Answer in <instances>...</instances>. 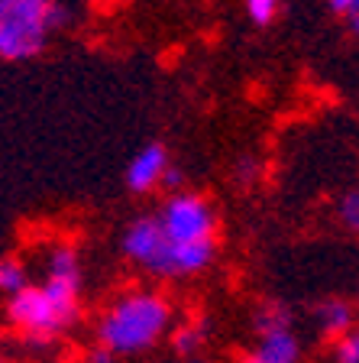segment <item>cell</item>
Returning <instances> with one entry per match:
<instances>
[{"mask_svg":"<svg viewBox=\"0 0 359 363\" xmlns=\"http://www.w3.org/2000/svg\"><path fill=\"white\" fill-rule=\"evenodd\" d=\"M65 23L68 7L62 0H0V55L30 59Z\"/></svg>","mask_w":359,"mask_h":363,"instance_id":"2","label":"cell"},{"mask_svg":"<svg viewBox=\"0 0 359 363\" xmlns=\"http://www.w3.org/2000/svg\"><path fill=\"white\" fill-rule=\"evenodd\" d=\"M162 182L169 185V189H178L181 182H185V175H181V169H165V172H162Z\"/></svg>","mask_w":359,"mask_h":363,"instance_id":"16","label":"cell"},{"mask_svg":"<svg viewBox=\"0 0 359 363\" xmlns=\"http://www.w3.org/2000/svg\"><path fill=\"white\" fill-rule=\"evenodd\" d=\"M169 169V162H165V150L159 143L146 146V150H139L133 156V162H130L127 169V185L133 191H149L156 182H162V172Z\"/></svg>","mask_w":359,"mask_h":363,"instance_id":"6","label":"cell"},{"mask_svg":"<svg viewBox=\"0 0 359 363\" xmlns=\"http://www.w3.org/2000/svg\"><path fill=\"white\" fill-rule=\"evenodd\" d=\"M288 321H292V315H288L285 305H266V308H259V315H256V328H259L262 337L288 331Z\"/></svg>","mask_w":359,"mask_h":363,"instance_id":"10","label":"cell"},{"mask_svg":"<svg viewBox=\"0 0 359 363\" xmlns=\"http://www.w3.org/2000/svg\"><path fill=\"white\" fill-rule=\"evenodd\" d=\"M0 363H4V360H0Z\"/></svg>","mask_w":359,"mask_h":363,"instance_id":"22","label":"cell"},{"mask_svg":"<svg viewBox=\"0 0 359 363\" xmlns=\"http://www.w3.org/2000/svg\"><path fill=\"white\" fill-rule=\"evenodd\" d=\"M239 363H259V357H256V354H249V357H243V360H239Z\"/></svg>","mask_w":359,"mask_h":363,"instance_id":"21","label":"cell"},{"mask_svg":"<svg viewBox=\"0 0 359 363\" xmlns=\"http://www.w3.org/2000/svg\"><path fill=\"white\" fill-rule=\"evenodd\" d=\"M330 7L337 10V13H346V16H350L353 10L359 7V0H330Z\"/></svg>","mask_w":359,"mask_h":363,"instance_id":"17","label":"cell"},{"mask_svg":"<svg viewBox=\"0 0 359 363\" xmlns=\"http://www.w3.org/2000/svg\"><path fill=\"white\" fill-rule=\"evenodd\" d=\"M321 325H324V334H346L353 328V311L346 302H324L321 305Z\"/></svg>","mask_w":359,"mask_h":363,"instance_id":"9","label":"cell"},{"mask_svg":"<svg viewBox=\"0 0 359 363\" xmlns=\"http://www.w3.org/2000/svg\"><path fill=\"white\" fill-rule=\"evenodd\" d=\"M7 315L16 328H23V331H30V334H39V337H52L59 328H65L59 311H55V305L49 302L45 289H33V286L10 295Z\"/></svg>","mask_w":359,"mask_h":363,"instance_id":"5","label":"cell"},{"mask_svg":"<svg viewBox=\"0 0 359 363\" xmlns=\"http://www.w3.org/2000/svg\"><path fill=\"white\" fill-rule=\"evenodd\" d=\"M123 253L156 276H175V240L159 218H139L123 237Z\"/></svg>","mask_w":359,"mask_h":363,"instance_id":"3","label":"cell"},{"mask_svg":"<svg viewBox=\"0 0 359 363\" xmlns=\"http://www.w3.org/2000/svg\"><path fill=\"white\" fill-rule=\"evenodd\" d=\"M275 7H278V0H246V10L256 23H269L275 16Z\"/></svg>","mask_w":359,"mask_h":363,"instance_id":"14","label":"cell"},{"mask_svg":"<svg viewBox=\"0 0 359 363\" xmlns=\"http://www.w3.org/2000/svg\"><path fill=\"white\" fill-rule=\"evenodd\" d=\"M340 220H343L350 230H359V191H350V195L340 201Z\"/></svg>","mask_w":359,"mask_h":363,"instance_id":"13","label":"cell"},{"mask_svg":"<svg viewBox=\"0 0 359 363\" xmlns=\"http://www.w3.org/2000/svg\"><path fill=\"white\" fill-rule=\"evenodd\" d=\"M256 357L259 363H298V340L292 337V331L269 334V337H262Z\"/></svg>","mask_w":359,"mask_h":363,"instance_id":"7","label":"cell"},{"mask_svg":"<svg viewBox=\"0 0 359 363\" xmlns=\"http://www.w3.org/2000/svg\"><path fill=\"white\" fill-rule=\"evenodd\" d=\"M253 162H249V159H243V162H239L237 166V175H239V182H249V175H253Z\"/></svg>","mask_w":359,"mask_h":363,"instance_id":"19","label":"cell"},{"mask_svg":"<svg viewBox=\"0 0 359 363\" xmlns=\"http://www.w3.org/2000/svg\"><path fill=\"white\" fill-rule=\"evenodd\" d=\"M159 220H162L165 234L172 237L175 243L214 240V214H210V204L198 195H175L172 201L165 204V211Z\"/></svg>","mask_w":359,"mask_h":363,"instance_id":"4","label":"cell"},{"mask_svg":"<svg viewBox=\"0 0 359 363\" xmlns=\"http://www.w3.org/2000/svg\"><path fill=\"white\" fill-rule=\"evenodd\" d=\"M350 26H353V33H356V36H359V7L350 13Z\"/></svg>","mask_w":359,"mask_h":363,"instance_id":"20","label":"cell"},{"mask_svg":"<svg viewBox=\"0 0 359 363\" xmlns=\"http://www.w3.org/2000/svg\"><path fill=\"white\" fill-rule=\"evenodd\" d=\"M88 363H117V360H113V354H110V350H104V347H101V350H94V354L88 357Z\"/></svg>","mask_w":359,"mask_h":363,"instance_id":"18","label":"cell"},{"mask_svg":"<svg viewBox=\"0 0 359 363\" xmlns=\"http://www.w3.org/2000/svg\"><path fill=\"white\" fill-rule=\"evenodd\" d=\"M201 340H204L201 328H178V334H175V350H178V354H195V350L201 347Z\"/></svg>","mask_w":359,"mask_h":363,"instance_id":"12","label":"cell"},{"mask_svg":"<svg viewBox=\"0 0 359 363\" xmlns=\"http://www.w3.org/2000/svg\"><path fill=\"white\" fill-rule=\"evenodd\" d=\"M0 289L10 295L26 289V266L20 259H0Z\"/></svg>","mask_w":359,"mask_h":363,"instance_id":"11","label":"cell"},{"mask_svg":"<svg viewBox=\"0 0 359 363\" xmlns=\"http://www.w3.org/2000/svg\"><path fill=\"white\" fill-rule=\"evenodd\" d=\"M169 325V302L152 292H130L104 315L98 337L110 354H139L152 347Z\"/></svg>","mask_w":359,"mask_h":363,"instance_id":"1","label":"cell"},{"mask_svg":"<svg viewBox=\"0 0 359 363\" xmlns=\"http://www.w3.org/2000/svg\"><path fill=\"white\" fill-rule=\"evenodd\" d=\"M337 357H340V363H359V331L346 334V337L340 340Z\"/></svg>","mask_w":359,"mask_h":363,"instance_id":"15","label":"cell"},{"mask_svg":"<svg viewBox=\"0 0 359 363\" xmlns=\"http://www.w3.org/2000/svg\"><path fill=\"white\" fill-rule=\"evenodd\" d=\"M49 279L68 282V286H78V282H81V269H78V253H75L72 247L52 250V259H49Z\"/></svg>","mask_w":359,"mask_h":363,"instance_id":"8","label":"cell"}]
</instances>
